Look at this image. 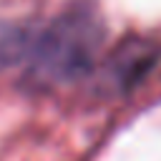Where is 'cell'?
<instances>
[{
	"mask_svg": "<svg viewBox=\"0 0 161 161\" xmlns=\"http://www.w3.org/2000/svg\"><path fill=\"white\" fill-rule=\"evenodd\" d=\"M103 43L101 18L86 10H68L55 18L43 33H35L33 50L28 55L30 78L43 86H58L78 80L93 68V60Z\"/></svg>",
	"mask_w": 161,
	"mask_h": 161,
	"instance_id": "6da1fadb",
	"label": "cell"
},
{
	"mask_svg": "<svg viewBox=\"0 0 161 161\" xmlns=\"http://www.w3.org/2000/svg\"><path fill=\"white\" fill-rule=\"evenodd\" d=\"M156 48L146 40H126L116 48L113 60H108V78L121 88L133 86L151 65H153Z\"/></svg>",
	"mask_w": 161,
	"mask_h": 161,
	"instance_id": "7a4b0ae2",
	"label": "cell"
},
{
	"mask_svg": "<svg viewBox=\"0 0 161 161\" xmlns=\"http://www.w3.org/2000/svg\"><path fill=\"white\" fill-rule=\"evenodd\" d=\"M35 43V33L20 23L0 20V70L28 60Z\"/></svg>",
	"mask_w": 161,
	"mask_h": 161,
	"instance_id": "3957f363",
	"label": "cell"
}]
</instances>
